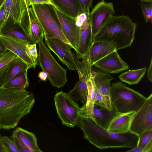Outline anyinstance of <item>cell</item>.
I'll return each mask as SVG.
<instances>
[{
	"mask_svg": "<svg viewBox=\"0 0 152 152\" xmlns=\"http://www.w3.org/2000/svg\"><path fill=\"white\" fill-rule=\"evenodd\" d=\"M115 12L112 3L103 0L96 5L89 14L93 37Z\"/></svg>",
	"mask_w": 152,
	"mask_h": 152,
	"instance_id": "12",
	"label": "cell"
},
{
	"mask_svg": "<svg viewBox=\"0 0 152 152\" xmlns=\"http://www.w3.org/2000/svg\"><path fill=\"white\" fill-rule=\"evenodd\" d=\"M110 94L114 108L120 113L137 111L146 98L138 91L119 81L110 84Z\"/></svg>",
	"mask_w": 152,
	"mask_h": 152,
	"instance_id": "4",
	"label": "cell"
},
{
	"mask_svg": "<svg viewBox=\"0 0 152 152\" xmlns=\"http://www.w3.org/2000/svg\"><path fill=\"white\" fill-rule=\"evenodd\" d=\"M82 12L89 13V9L93 0H78Z\"/></svg>",
	"mask_w": 152,
	"mask_h": 152,
	"instance_id": "35",
	"label": "cell"
},
{
	"mask_svg": "<svg viewBox=\"0 0 152 152\" xmlns=\"http://www.w3.org/2000/svg\"><path fill=\"white\" fill-rule=\"evenodd\" d=\"M93 112L96 122L107 130L113 119L120 113L114 108L109 110L95 104H94Z\"/></svg>",
	"mask_w": 152,
	"mask_h": 152,
	"instance_id": "20",
	"label": "cell"
},
{
	"mask_svg": "<svg viewBox=\"0 0 152 152\" xmlns=\"http://www.w3.org/2000/svg\"><path fill=\"white\" fill-rule=\"evenodd\" d=\"M91 77L98 91L102 95L110 97V82L114 79L110 74L94 66L92 67Z\"/></svg>",
	"mask_w": 152,
	"mask_h": 152,
	"instance_id": "18",
	"label": "cell"
},
{
	"mask_svg": "<svg viewBox=\"0 0 152 152\" xmlns=\"http://www.w3.org/2000/svg\"><path fill=\"white\" fill-rule=\"evenodd\" d=\"M55 10L65 36L72 48L76 52L78 49L80 36V28L76 23V18L65 14L55 7Z\"/></svg>",
	"mask_w": 152,
	"mask_h": 152,
	"instance_id": "13",
	"label": "cell"
},
{
	"mask_svg": "<svg viewBox=\"0 0 152 152\" xmlns=\"http://www.w3.org/2000/svg\"><path fill=\"white\" fill-rule=\"evenodd\" d=\"M140 5L145 23H152V1H140Z\"/></svg>",
	"mask_w": 152,
	"mask_h": 152,
	"instance_id": "30",
	"label": "cell"
},
{
	"mask_svg": "<svg viewBox=\"0 0 152 152\" xmlns=\"http://www.w3.org/2000/svg\"><path fill=\"white\" fill-rule=\"evenodd\" d=\"M12 134L21 140L30 152H42L38 146L37 138L34 133L19 127L14 130Z\"/></svg>",
	"mask_w": 152,
	"mask_h": 152,
	"instance_id": "22",
	"label": "cell"
},
{
	"mask_svg": "<svg viewBox=\"0 0 152 152\" xmlns=\"http://www.w3.org/2000/svg\"><path fill=\"white\" fill-rule=\"evenodd\" d=\"M89 14L82 12L79 15L76 19V24L79 27L80 30L78 47L76 52V57L78 60L82 59L87 55L93 42Z\"/></svg>",
	"mask_w": 152,
	"mask_h": 152,
	"instance_id": "10",
	"label": "cell"
},
{
	"mask_svg": "<svg viewBox=\"0 0 152 152\" xmlns=\"http://www.w3.org/2000/svg\"><path fill=\"white\" fill-rule=\"evenodd\" d=\"M0 40L8 51H10L25 62L30 68H35L36 66L26 54L25 48L27 42L12 37L0 35Z\"/></svg>",
	"mask_w": 152,
	"mask_h": 152,
	"instance_id": "15",
	"label": "cell"
},
{
	"mask_svg": "<svg viewBox=\"0 0 152 152\" xmlns=\"http://www.w3.org/2000/svg\"><path fill=\"white\" fill-rule=\"evenodd\" d=\"M6 24L2 28L1 34L12 37L33 44L31 39L25 34L20 26Z\"/></svg>",
	"mask_w": 152,
	"mask_h": 152,
	"instance_id": "26",
	"label": "cell"
},
{
	"mask_svg": "<svg viewBox=\"0 0 152 152\" xmlns=\"http://www.w3.org/2000/svg\"><path fill=\"white\" fill-rule=\"evenodd\" d=\"M95 87L93 80L91 77L88 86V94L86 103L80 107L79 115L91 117L94 119L93 108L95 102Z\"/></svg>",
	"mask_w": 152,
	"mask_h": 152,
	"instance_id": "23",
	"label": "cell"
},
{
	"mask_svg": "<svg viewBox=\"0 0 152 152\" xmlns=\"http://www.w3.org/2000/svg\"><path fill=\"white\" fill-rule=\"evenodd\" d=\"M31 6L42 26L44 37L58 38L72 48L62 31L55 7L47 4H34Z\"/></svg>",
	"mask_w": 152,
	"mask_h": 152,
	"instance_id": "5",
	"label": "cell"
},
{
	"mask_svg": "<svg viewBox=\"0 0 152 152\" xmlns=\"http://www.w3.org/2000/svg\"><path fill=\"white\" fill-rule=\"evenodd\" d=\"M27 70L18 74L4 85L2 88L23 89L27 88L29 86L28 79L27 77Z\"/></svg>",
	"mask_w": 152,
	"mask_h": 152,
	"instance_id": "27",
	"label": "cell"
},
{
	"mask_svg": "<svg viewBox=\"0 0 152 152\" xmlns=\"http://www.w3.org/2000/svg\"><path fill=\"white\" fill-rule=\"evenodd\" d=\"M25 2H26V6H27V7L28 8H29L28 7V0H25Z\"/></svg>",
	"mask_w": 152,
	"mask_h": 152,
	"instance_id": "45",
	"label": "cell"
},
{
	"mask_svg": "<svg viewBox=\"0 0 152 152\" xmlns=\"http://www.w3.org/2000/svg\"><path fill=\"white\" fill-rule=\"evenodd\" d=\"M19 26L33 43L38 44L42 38H44V32L32 7L23 12Z\"/></svg>",
	"mask_w": 152,
	"mask_h": 152,
	"instance_id": "11",
	"label": "cell"
},
{
	"mask_svg": "<svg viewBox=\"0 0 152 152\" xmlns=\"http://www.w3.org/2000/svg\"><path fill=\"white\" fill-rule=\"evenodd\" d=\"M58 10L71 17L77 18L82 12L78 0H50Z\"/></svg>",
	"mask_w": 152,
	"mask_h": 152,
	"instance_id": "21",
	"label": "cell"
},
{
	"mask_svg": "<svg viewBox=\"0 0 152 152\" xmlns=\"http://www.w3.org/2000/svg\"><path fill=\"white\" fill-rule=\"evenodd\" d=\"M8 51L0 40V57L6 53Z\"/></svg>",
	"mask_w": 152,
	"mask_h": 152,
	"instance_id": "40",
	"label": "cell"
},
{
	"mask_svg": "<svg viewBox=\"0 0 152 152\" xmlns=\"http://www.w3.org/2000/svg\"><path fill=\"white\" fill-rule=\"evenodd\" d=\"M140 1H152V0H140Z\"/></svg>",
	"mask_w": 152,
	"mask_h": 152,
	"instance_id": "46",
	"label": "cell"
},
{
	"mask_svg": "<svg viewBox=\"0 0 152 152\" xmlns=\"http://www.w3.org/2000/svg\"><path fill=\"white\" fill-rule=\"evenodd\" d=\"M136 145L144 152L152 151V130L146 131L139 137Z\"/></svg>",
	"mask_w": 152,
	"mask_h": 152,
	"instance_id": "28",
	"label": "cell"
},
{
	"mask_svg": "<svg viewBox=\"0 0 152 152\" xmlns=\"http://www.w3.org/2000/svg\"><path fill=\"white\" fill-rule=\"evenodd\" d=\"M147 77L148 80L152 82V58L151 60V63L148 68L147 73Z\"/></svg>",
	"mask_w": 152,
	"mask_h": 152,
	"instance_id": "39",
	"label": "cell"
},
{
	"mask_svg": "<svg viewBox=\"0 0 152 152\" xmlns=\"http://www.w3.org/2000/svg\"><path fill=\"white\" fill-rule=\"evenodd\" d=\"M116 50H117L116 45L113 42L99 40L93 42L87 56L91 65L93 66L98 60Z\"/></svg>",
	"mask_w": 152,
	"mask_h": 152,
	"instance_id": "16",
	"label": "cell"
},
{
	"mask_svg": "<svg viewBox=\"0 0 152 152\" xmlns=\"http://www.w3.org/2000/svg\"><path fill=\"white\" fill-rule=\"evenodd\" d=\"M38 76L42 81H46L48 77V75L47 73L42 71L39 72Z\"/></svg>",
	"mask_w": 152,
	"mask_h": 152,
	"instance_id": "41",
	"label": "cell"
},
{
	"mask_svg": "<svg viewBox=\"0 0 152 152\" xmlns=\"http://www.w3.org/2000/svg\"><path fill=\"white\" fill-rule=\"evenodd\" d=\"M1 138L7 152H20L14 142L8 137L3 136Z\"/></svg>",
	"mask_w": 152,
	"mask_h": 152,
	"instance_id": "32",
	"label": "cell"
},
{
	"mask_svg": "<svg viewBox=\"0 0 152 152\" xmlns=\"http://www.w3.org/2000/svg\"><path fill=\"white\" fill-rule=\"evenodd\" d=\"M115 50L98 60L93 65L110 74H116L127 70L128 64L124 61Z\"/></svg>",
	"mask_w": 152,
	"mask_h": 152,
	"instance_id": "14",
	"label": "cell"
},
{
	"mask_svg": "<svg viewBox=\"0 0 152 152\" xmlns=\"http://www.w3.org/2000/svg\"><path fill=\"white\" fill-rule=\"evenodd\" d=\"M94 104L109 110H111L114 109L110 97L107 96H103L98 91L96 87Z\"/></svg>",
	"mask_w": 152,
	"mask_h": 152,
	"instance_id": "29",
	"label": "cell"
},
{
	"mask_svg": "<svg viewBox=\"0 0 152 152\" xmlns=\"http://www.w3.org/2000/svg\"><path fill=\"white\" fill-rule=\"evenodd\" d=\"M76 125L82 130L84 139L101 149H131L137 145L139 139L137 136L130 131L124 134L108 131L101 127L91 117L79 116Z\"/></svg>",
	"mask_w": 152,
	"mask_h": 152,
	"instance_id": "2",
	"label": "cell"
},
{
	"mask_svg": "<svg viewBox=\"0 0 152 152\" xmlns=\"http://www.w3.org/2000/svg\"><path fill=\"white\" fill-rule=\"evenodd\" d=\"M35 102L33 94L25 89L0 88L1 128L9 130L15 128L30 113Z\"/></svg>",
	"mask_w": 152,
	"mask_h": 152,
	"instance_id": "1",
	"label": "cell"
},
{
	"mask_svg": "<svg viewBox=\"0 0 152 152\" xmlns=\"http://www.w3.org/2000/svg\"><path fill=\"white\" fill-rule=\"evenodd\" d=\"M42 38L38 43V63L43 71L47 74L48 80L54 87H63L67 81L66 70L63 68L52 56Z\"/></svg>",
	"mask_w": 152,
	"mask_h": 152,
	"instance_id": "6",
	"label": "cell"
},
{
	"mask_svg": "<svg viewBox=\"0 0 152 152\" xmlns=\"http://www.w3.org/2000/svg\"><path fill=\"white\" fill-rule=\"evenodd\" d=\"M4 22L3 27L10 18L13 24L19 26L24 11L27 9L24 0H6L4 4Z\"/></svg>",
	"mask_w": 152,
	"mask_h": 152,
	"instance_id": "17",
	"label": "cell"
},
{
	"mask_svg": "<svg viewBox=\"0 0 152 152\" xmlns=\"http://www.w3.org/2000/svg\"><path fill=\"white\" fill-rule=\"evenodd\" d=\"M152 130V93L147 98L140 109L136 112L129 131L138 137L145 132Z\"/></svg>",
	"mask_w": 152,
	"mask_h": 152,
	"instance_id": "9",
	"label": "cell"
},
{
	"mask_svg": "<svg viewBox=\"0 0 152 152\" xmlns=\"http://www.w3.org/2000/svg\"><path fill=\"white\" fill-rule=\"evenodd\" d=\"M137 25L128 16L113 15L93 37V42L106 40L115 43L117 50L131 46L135 37Z\"/></svg>",
	"mask_w": 152,
	"mask_h": 152,
	"instance_id": "3",
	"label": "cell"
},
{
	"mask_svg": "<svg viewBox=\"0 0 152 152\" xmlns=\"http://www.w3.org/2000/svg\"><path fill=\"white\" fill-rule=\"evenodd\" d=\"M7 65L0 69V88H2L5 77Z\"/></svg>",
	"mask_w": 152,
	"mask_h": 152,
	"instance_id": "37",
	"label": "cell"
},
{
	"mask_svg": "<svg viewBox=\"0 0 152 152\" xmlns=\"http://www.w3.org/2000/svg\"><path fill=\"white\" fill-rule=\"evenodd\" d=\"M6 0H0V8L3 5Z\"/></svg>",
	"mask_w": 152,
	"mask_h": 152,
	"instance_id": "44",
	"label": "cell"
},
{
	"mask_svg": "<svg viewBox=\"0 0 152 152\" xmlns=\"http://www.w3.org/2000/svg\"><path fill=\"white\" fill-rule=\"evenodd\" d=\"M29 68V66L25 62L17 56L7 65L3 86L19 73Z\"/></svg>",
	"mask_w": 152,
	"mask_h": 152,
	"instance_id": "24",
	"label": "cell"
},
{
	"mask_svg": "<svg viewBox=\"0 0 152 152\" xmlns=\"http://www.w3.org/2000/svg\"><path fill=\"white\" fill-rule=\"evenodd\" d=\"M25 52L36 66L38 63V55L37 53L36 43H28L26 44Z\"/></svg>",
	"mask_w": 152,
	"mask_h": 152,
	"instance_id": "31",
	"label": "cell"
},
{
	"mask_svg": "<svg viewBox=\"0 0 152 152\" xmlns=\"http://www.w3.org/2000/svg\"><path fill=\"white\" fill-rule=\"evenodd\" d=\"M1 129V128L0 127V131ZM0 135H1L0 134Z\"/></svg>",
	"mask_w": 152,
	"mask_h": 152,
	"instance_id": "47",
	"label": "cell"
},
{
	"mask_svg": "<svg viewBox=\"0 0 152 152\" xmlns=\"http://www.w3.org/2000/svg\"><path fill=\"white\" fill-rule=\"evenodd\" d=\"M147 68H141L129 70L123 73L119 76L120 80L129 85L137 84L144 77Z\"/></svg>",
	"mask_w": 152,
	"mask_h": 152,
	"instance_id": "25",
	"label": "cell"
},
{
	"mask_svg": "<svg viewBox=\"0 0 152 152\" xmlns=\"http://www.w3.org/2000/svg\"><path fill=\"white\" fill-rule=\"evenodd\" d=\"M54 98L57 113L62 124L70 127H75L79 116L78 104L67 93L62 91L57 93Z\"/></svg>",
	"mask_w": 152,
	"mask_h": 152,
	"instance_id": "7",
	"label": "cell"
},
{
	"mask_svg": "<svg viewBox=\"0 0 152 152\" xmlns=\"http://www.w3.org/2000/svg\"><path fill=\"white\" fill-rule=\"evenodd\" d=\"M45 42L49 49L58 57L59 60L66 65L68 69L76 71L80 61L72 52L70 46L61 40L56 38L44 37Z\"/></svg>",
	"mask_w": 152,
	"mask_h": 152,
	"instance_id": "8",
	"label": "cell"
},
{
	"mask_svg": "<svg viewBox=\"0 0 152 152\" xmlns=\"http://www.w3.org/2000/svg\"><path fill=\"white\" fill-rule=\"evenodd\" d=\"M4 22V4L0 8V31L3 28Z\"/></svg>",
	"mask_w": 152,
	"mask_h": 152,
	"instance_id": "38",
	"label": "cell"
},
{
	"mask_svg": "<svg viewBox=\"0 0 152 152\" xmlns=\"http://www.w3.org/2000/svg\"><path fill=\"white\" fill-rule=\"evenodd\" d=\"M49 4L53 5L50 0H28V7L30 5L32 4Z\"/></svg>",
	"mask_w": 152,
	"mask_h": 152,
	"instance_id": "36",
	"label": "cell"
},
{
	"mask_svg": "<svg viewBox=\"0 0 152 152\" xmlns=\"http://www.w3.org/2000/svg\"><path fill=\"white\" fill-rule=\"evenodd\" d=\"M1 136L0 135V152H7V151L2 142Z\"/></svg>",
	"mask_w": 152,
	"mask_h": 152,
	"instance_id": "43",
	"label": "cell"
},
{
	"mask_svg": "<svg viewBox=\"0 0 152 152\" xmlns=\"http://www.w3.org/2000/svg\"><path fill=\"white\" fill-rule=\"evenodd\" d=\"M1 34V32H0V35Z\"/></svg>",
	"mask_w": 152,
	"mask_h": 152,
	"instance_id": "48",
	"label": "cell"
},
{
	"mask_svg": "<svg viewBox=\"0 0 152 152\" xmlns=\"http://www.w3.org/2000/svg\"><path fill=\"white\" fill-rule=\"evenodd\" d=\"M127 152H144L143 149L138 147L136 145L134 148L126 151Z\"/></svg>",
	"mask_w": 152,
	"mask_h": 152,
	"instance_id": "42",
	"label": "cell"
},
{
	"mask_svg": "<svg viewBox=\"0 0 152 152\" xmlns=\"http://www.w3.org/2000/svg\"><path fill=\"white\" fill-rule=\"evenodd\" d=\"M17 56L13 53L8 51L0 57V69L7 66Z\"/></svg>",
	"mask_w": 152,
	"mask_h": 152,
	"instance_id": "33",
	"label": "cell"
},
{
	"mask_svg": "<svg viewBox=\"0 0 152 152\" xmlns=\"http://www.w3.org/2000/svg\"><path fill=\"white\" fill-rule=\"evenodd\" d=\"M10 139L15 143L20 152H30L24 143L18 137L12 134Z\"/></svg>",
	"mask_w": 152,
	"mask_h": 152,
	"instance_id": "34",
	"label": "cell"
},
{
	"mask_svg": "<svg viewBox=\"0 0 152 152\" xmlns=\"http://www.w3.org/2000/svg\"><path fill=\"white\" fill-rule=\"evenodd\" d=\"M136 112L119 113L111 122L107 130L118 134H124L129 131L131 124Z\"/></svg>",
	"mask_w": 152,
	"mask_h": 152,
	"instance_id": "19",
	"label": "cell"
}]
</instances>
